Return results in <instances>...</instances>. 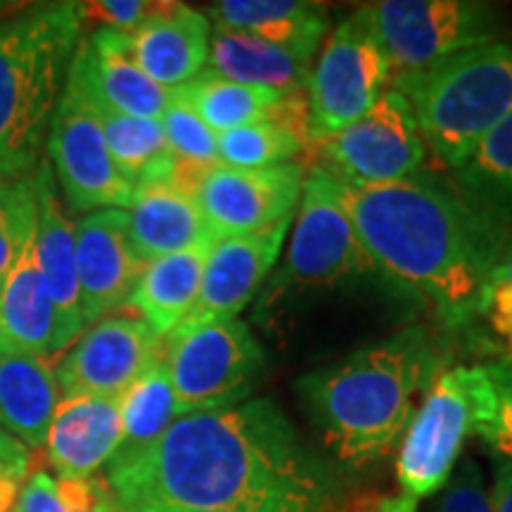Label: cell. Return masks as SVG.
<instances>
[{
	"mask_svg": "<svg viewBox=\"0 0 512 512\" xmlns=\"http://www.w3.org/2000/svg\"><path fill=\"white\" fill-rule=\"evenodd\" d=\"M292 219L240 238L216 240L204 261L197 302L178 328L238 318L271 273Z\"/></svg>",
	"mask_w": 512,
	"mask_h": 512,
	"instance_id": "2e32d148",
	"label": "cell"
},
{
	"mask_svg": "<svg viewBox=\"0 0 512 512\" xmlns=\"http://www.w3.org/2000/svg\"><path fill=\"white\" fill-rule=\"evenodd\" d=\"M34 233L0 287V318L19 354L48 358L55 354L57 316L38 271Z\"/></svg>",
	"mask_w": 512,
	"mask_h": 512,
	"instance_id": "484cf974",
	"label": "cell"
},
{
	"mask_svg": "<svg viewBox=\"0 0 512 512\" xmlns=\"http://www.w3.org/2000/svg\"><path fill=\"white\" fill-rule=\"evenodd\" d=\"M69 72H72V69H69ZM76 79H79V76H76ZM83 91H86V88H83ZM86 95L93 102V110L100 119L102 133H105L107 150H110L112 162L117 164L119 174L124 176L133 188H143V185L155 183L174 185L176 157L174 152L169 150V143H166L162 121L126 117V114H119L102 105V102L95 100L88 91Z\"/></svg>",
	"mask_w": 512,
	"mask_h": 512,
	"instance_id": "4316f807",
	"label": "cell"
},
{
	"mask_svg": "<svg viewBox=\"0 0 512 512\" xmlns=\"http://www.w3.org/2000/svg\"><path fill=\"white\" fill-rule=\"evenodd\" d=\"M128 512H223V510H200V508H138Z\"/></svg>",
	"mask_w": 512,
	"mask_h": 512,
	"instance_id": "ee69618b",
	"label": "cell"
},
{
	"mask_svg": "<svg viewBox=\"0 0 512 512\" xmlns=\"http://www.w3.org/2000/svg\"><path fill=\"white\" fill-rule=\"evenodd\" d=\"M126 219L128 238L145 264L214 238L197 202L169 183L136 188Z\"/></svg>",
	"mask_w": 512,
	"mask_h": 512,
	"instance_id": "44dd1931",
	"label": "cell"
},
{
	"mask_svg": "<svg viewBox=\"0 0 512 512\" xmlns=\"http://www.w3.org/2000/svg\"><path fill=\"white\" fill-rule=\"evenodd\" d=\"M304 188L299 164L271 169H228L211 166L192 190L209 233L216 240L240 238L292 219Z\"/></svg>",
	"mask_w": 512,
	"mask_h": 512,
	"instance_id": "5bb4252c",
	"label": "cell"
},
{
	"mask_svg": "<svg viewBox=\"0 0 512 512\" xmlns=\"http://www.w3.org/2000/svg\"><path fill=\"white\" fill-rule=\"evenodd\" d=\"M456 176L486 221L512 219V114L479 140Z\"/></svg>",
	"mask_w": 512,
	"mask_h": 512,
	"instance_id": "f546056e",
	"label": "cell"
},
{
	"mask_svg": "<svg viewBox=\"0 0 512 512\" xmlns=\"http://www.w3.org/2000/svg\"><path fill=\"white\" fill-rule=\"evenodd\" d=\"M74 245L81 311L91 328L100 318L126 306L145 261L128 238L126 209H100L81 216L74 223Z\"/></svg>",
	"mask_w": 512,
	"mask_h": 512,
	"instance_id": "9a60e30c",
	"label": "cell"
},
{
	"mask_svg": "<svg viewBox=\"0 0 512 512\" xmlns=\"http://www.w3.org/2000/svg\"><path fill=\"white\" fill-rule=\"evenodd\" d=\"M221 166L228 169H271L290 164L306 143L275 119L233 128L216 136Z\"/></svg>",
	"mask_w": 512,
	"mask_h": 512,
	"instance_id": "4dcf8cb0",
	"label": "cell"
},
{
	"mask_svg": "<svg viewBox=\"0 0 512 512\" xmlns=\"http://www.w3.org/2000/svg\"><path fill=\"white\" fill-rule=\"evenodd\" d=\"M159 337L143 318L112 313L76 339L55 366L62 399H121L162 356Z\"/></svg>",
	"mask_w": 512,
	"mask_h": 512,
	"instance_id": "4fadbf2b",
	"label": "cell"
},
{
	"mask_svg": "<svg viewBox=\"0 0 512 512\" xmlns=\"http://www.w3.org/2000/svg\"><path fill=\"white\" fill-rule=\"evenodd\" d=\"M491 512H512V460L496 458L494 484L489 486Z\"/></svg>",
	"mask_w": 512,
	"mask_h": 512,
	"instance_id": "f35d334b",
	"label": "cell"
},
{
	"mask_svg": "<svg viewBox=\"0 0 512 512\" xmlns=\"http://www.w3.org/2000/svg\"><path fill=\"white\" fill-rule=\"evenodd\" d=\"M55 368L48 358L12 354L0 358V427L29 448H43L60 406Z\"/></svg>",
	"mask_w": 512,
	"mask_h": 512,
	"instance_id": "cb8c5ba5",
	"label": "cell"
},
{
	"mask_svg": "<svg viewBox=\"0 0 512 512\" xmlns=\"http://www.w3.org/2000/svg\"><path fill=\"white\" fill-rule=\"evenodd\" d=\"M0 463L19 472H27L29 467V448L5 432L3 427H0Z\"/></svg>",
	"mask_w": 512,
	"mask_h": 512,
	"instance_id": "ab89813d",
	"label": "cell"
},
{
	"mask_svg": "<svg viewBox=\"0 0 512 512\" xmlns=\"http://www.w3.org/2000/svg\"><path fill=\"white\" fill-rule=\"evenodd\" d=\"M88 93L110 110L140 119H162L174 91H166L147 76L128 53L126 34L93 31L79 43L69 62Z\"/></svg>",
	"mask_w": 512,
	"mask_h": 512,
	"instance_id": "ac0fdd59",
	"label": "cell"
},
{
	"mask_svg": "<svg viewBox=\"0 0 512 512\" xmlns=\"http://www.w3.org/2000/svg\"><path fill=\"white\" fill-rule=\"evenodd\" d=\"M0 470H8V465H5V463H0ZM10 470H12V467H10ZM19 472V470H17ZM24 475H27V472H24Z\"/></svg>",
	"mask_w": 512,
	"mask_h": 512,
	"instance_id": "bcb514c9",
	"label": "cell"
},
{
	"mask_svg": "<svg viewBox=\"0 0 512 512\" xmlns=\"http://www.w3.org/2000/svg\"><path fill=\"white\" fill-rule=\"evenodd\" d=\"M491 287H510L512 290V247L498 256L494 273H491Z\"/></svg>",
	"mask_w": 512,
	"mask_h": 512,
	"instance_id": "b9f144b4",
	"label": "cell"
},
{
	"mask_svg": "<svg viewBox=\"0 0 512 512\" xmlns=\"http://www.w3.org/2000/svg\"><path fill=\"white\" fill-rule=\"evenodd\" d=\"M174 95L207 124L216 136L233 128L271 119L283 95L259 86L223 79L211 69L176 88Z\"/></svg>",
	"mask_w": 512,
	"mask_h": 512,
	"instance_id": "83f0119b",
	"label": "cell"
},
{
	"mask_svg": "<svg viewBox=\"0 0 512 512\" xmlns=\"http://www.w3.org/2000/svg\"><path fill=\"white\" fill-rule=\"evenodd\" d=\"M81 29L79 3L29 5L0 22V181L41 162Z\"/></svg>",
	"mask_w": 512,
	"mask_h": 512,
	"instance_id": "277c9868",
	"label": "cell"
},
{
	"mask_svg": "<svg viewBox=\"0 0 512 512\" xmlns=\"http://www.w3.org/2000/svg\"><path fill=\"white\" fill-rule=\"evenodd\" d=\"M181 415L162 351V356L121 396V444L112 460L131 458L155 444Z\"/></svg>",
	"mask_w": 512,
	"mask_h": 512,
	"instance_id": "f1b7e54d",
	"label": "cell"
},
{
	"mask_svg": "<svg viewBox=\"0 0 512 512\" xmlns=\"http://www.w3.org/2000/svg\"><path fill=\"white\" fill-rule=\"evenodd\" d=\"M121 444V399H62L50 422L46 453L57 477L86 479L105 470Z\"/></svg>",
	"mask_w": 512,
	"mask_h": 512,
	"instance_id": "ffe728a7",
	"label": "cell"
},
{
	"mask_svg": "<svg viewBox=\"0 0 512 512\" xmlns=\"http://www.w3.org/2000/svg\"><path fill=\"white\" fill-rule=\"evenodd\" d=\"M335 183L375 271L451 328L484 313L501 252L479 211L420 176L389 185Z\"/></svg>",
	"mask_w": 512,
	"mask_h": 512,
	"instance_id": "7a4b0ae2",
	"label": "cell"
},
{
	"mask_svg": "<svg viewBox=\"0 0 512 512\" xmlns=\"http://www.w3.org/2000/svg\"><path fill=\"white\" fill-rule=\"evenodd\" d=\"M491 384V411L477 434L498 458L512 460V361H496L484 366Z\"/></svg>",
	"mask_w": 512,
	"mask_h": 512,
	"instance_id": "e575fe53",
	"label": "cell"
},
{
	"mask_svg": "<svg viewBox=\"0 0 512 512\" xmlns=\"http://www.w3.org/2000/svg\"><path fill=\"white\" fill-rule=\"evenodd\" d=\"M489 411L491 384L484 366L441 370L403 432L396 456L399 494L384 512H418L420 501L444 489L465 439L477 434Z\"/></svg>",
	"mask_w": 512,
	"mask_h": 512,
	"instance_id": "8992f818",
	"label": "cell"
},
{
	"mask_svg": "<svg viewBox=\"0 0 512 512\" xmlns=\"http://www.w3.org/2000/svg\"><path fill=\"white\" fill-rule=\"evenodd\" d=\"M36 230V192L34 178L0 181V287L8 278L12 264L24 242Z\"/></svg>",
	"mask_w": 512,
	"mask_h": 512,
	"instance_id": "d6a6232c",
	"label": "cell"
},
{
	"mask_svg": "<svg viewBox=\"0 0 512 512\" xmlns=\"http://www.w3.org/2000/svg\"><path fill=\"white\" fill-rule=\"evenodd\" d=\"M105 482L119 512H332L337 503L332 472L271 399L181 415L155 444L112 460Z\"/></svg>",
	"mask_w": 512,
	"mask_h": 512,
	"instance_id": "6da1fadb",
	"label": "cell"
},
{
	"mask_svg": "<svg viewBox=\"0 0 512 512\" xmlns=\"http://www.w3.org/2000/svg\"><path fill=\"white\" fill-rule=\"evenodd\" d=\"M486 318L498 337L503 339L505 351L512 361V290L510 287H491L489 302H486Z\"/></svg>",
	"mask_w": 512,
	"mask_h": 512,
	"instance_id": "74e56055",
	"label": "cell"
},
{
	"mask_svg": "<svg viewBox=\"0 0 512 512\" xmlns=\"http://www.w3.org/2000/svg\"><path fill=\"white\" fill-rule=\"evenodd\" d=\"M15 512H117L107 482L34 472L22 486Z\"/></svg>",
	"mask_w": 512,
	"mask_h": 512,
	"instance_id": "1f68e13d",
	"label": "cell"
},
{
	"mask_svg": "<svg viewBox=\"0 0 512 512\" xmlns=\"http://www.w3.org/2000/svg\"><path fill=\"white\" fill-rule=\"evenodd\" d=\"M24 486V472L0 470V512H15Z\"/></svg>",
	"mask_w": 512,
	"mask_h": 512,
	"instance_id": "60d3db41",
	"label": "cell"
},
{
	"mask_svg": "<svg viewBox=\"0 0 512 512\" xmlns=\"http://www.w3.org/2000/svg\"><path fill=\"white\" fill-rule=\"evenodd\" d=\"M46 147L55 181L72 214L128 209L136 188L112 162L93 102L72 72H67L50 119Z\"/></svg>",
	"mask_w": 512,
	"mask_h": 512,
	"instance_id": "9c48e42d",
	"label": "cell"
},
{
	"mask_svg": "<svg viewBox=\"0 0 512 512\" xmlns=\"http://www.w3.org/2000/svg\"><path fill=\"white\" fill-rule=\"evenodd\" d=\"M17 8H24V5H17V3H0V17H3L8 10H17Z\"/></svg>",
	"mask_w": 512,
	"mask_h": 512,
	"instance_id": "f6af8a7d",
	"label": "cell"
},
{
	"mask_svg": "<svg viewBox=\"0 0 512 512\" xmlns=\"http://www.w3.org/2000/svg\"><path fill=\"white\" fill-rule=\"evenodd\" d=\"M313 143L323 159L320 169L347 185L413 181L425 159V143L411 102L392 88L354 124Z\"/></svg>",
	"mask_w": 512,
	"mask_h": 512,
	"instance_id": "8fae6325",
	"label": "cell"
},
{
	"mask_svg": "<svg viewBox=\"0 0 512 512\" xmlns=\"http://www.w3.org/2000/svg\"><path fill=\"white\" fill-rule=\"evenodd\" d=\"M164 363L183 415L247 401L264 370V351L240 318L176 328L164 339Z\"/></svg>",
	"mask_w": 512,
	"mask_h": 512,
	"instance_id": "ba28073f",
	"label": "cell"
},
{
	"mask_svg": "<svg viewBox=\"0 0 512 512\" xmlns=\"http://www.w3.org/2000/svg\"><path fill=\"white\" fill-rule=\"evenodd\" d=\"M164 8L162 0H93L79 3L83 24H95L98 29H110L131 36Z\"/></svg>",
	"mask_w": 512,
	"mask_h": 512,
	"instance_id": "d590c367",
	"label": "cell"
},
{
	"mask_svg": "<svg viewBox=\"0 0 512 512\" xmlns=\"http://www.w3.org/2000/svg\"><path fill=\"white\" fill-rule=\"evenodd\" d=\"M159 121H162L166 143L176 159L197 166H221L216 133L183 100L174 95Z\"/></svg>",
	"mask_w": 512,
	"mask_h": 512,
	"instance_id": "836d02e7",
	"label": "cell"
},
{
	"mask_svg": "<svg viewBox=\"0 0 512 512\" xmlns=\"http://www.w3.org/2000/svg\"><path fill=\"white\" fill-rule=\"evenodd\" d=\"M31 178L36 192V261L57 316L55 354H60L72 347L88 328L83 320L79 275H76L74 223L67 219L57 197V181L50 162L41 159Z\"/></svg>",
	"mask_w": 512,
	"mask_h": 512,
	"instance_id": "e0dca14e",
	"label": "cell"
},
{
	"mask_svg": "<svg viewBox=\"0 0 512 512\" xmlns=\"http://www.w3.org/2000/svg\"><path fill=\"white\" fill-rule=\"evenodd\" d=\"M377 38L394 76L420 74L501 36L494 5L477 0H380L356 10Z\"/></svg>",
	"mask_w": 512,
	"mask_h": 512,
	"instance_id": "52a82bcc",
	"label": "cell"
},
{
	"mask_svg": "<svg viewBox=\"0 0 512 512\" xmlns=\"http://www.w3.org/2000/svg\"><path fill=\"white\" fill-rule=\"evenodd\" d=\"M441 366L437 339L425 328H406L304 375L297 389L332 456L366 467L399 448Z\"/></svg>",
	"mask_w": 512,
	"mask_h": 512,
	"instance_id": "3957f363",
	"label": "cell"
},
{
	"mask_svg": "<svg viewBox=\"0 0 512 512\" xmlns=\"http://www.w3.org/2000/svg\"><path fill=\"white\" fill-rule=\"evenodd\" d=\"M389 81L392 64L361 15L354 12L332 29L313 60L306 83L311 143L361 119Z\"/></svg>",
	"mask_w": 512,
	"mask_h": 512,
	"instance_id": "30bf717a",
	"label": "cell"
},
{
	"mask_svg": "<svg viewBox=\"0 0 512 512\" xmlns=\"http://www.w3.org/2000/svg\"><path fill=\"white\" fill-rule=\"evenodd\" d=\"M12 354H19V351L15 349V344L10 342L8 330H5V325H3V318H0V358H8Z\"/></svg>",
	"mask_w": 512,
	"mask_h": 512,
	"instance_id": "7bdbcfd3",
	"label": "cell"
},
{
	"mask_svg": "<svg viewBox=\"0 0 512 512\" xmlns=\"http://www.w3.org/2000/svg\"><path fill=\"white\" fill-rule=\"evenodd\" d=\"M211 29L254 36L273 46L316 55L328 34L325 5L304 0H219L207 12Z\"/></svg>",
	"mask_w": 512,
	"mask_h": 512,
	"instance_id": "7402d4cb",
	"label": "cell"
},
{
	"mask_svg": "<svg viewBox=\"0 0 512 512\" xmlns=\"http://www.w3.org/2000/svg\"><path fill=\"white\" fill-rule=\"evenodd\" d=\"M432 512H491L489 486L475 460H465L453 470Z\"/></svg>",
	"mask_w": 512,
	"mask_h": 512,
	"instance_id": "8d00e7d4",
	"label": "cell"
},
{
	"mask_svg": "<svg viewBox=\"0 0 512 512\" xmlns=\"http://www.w3.org/2000/svg\"><path fill=\"white\" fill-rule=\"evenodd\" d=\"M126 41L138 67L166 91L185 86L209 67V19L183 3H164V8L126 36Z\"/></svg>",
	"mask_w": 512,
	"mask_h": 512,
	"instance_id": "d6986e66",
	"label": "cell"
},
{
	"mask_svg": "<svg viewBox=\"0 0 512 512\" xmlns=\"http://www.w3.org/2000/svg\"><path fill=\"white\" fill-rule=\"evenodd\" d=\"M216 238H207L200 245L159 256L145 264L136 290L126 306L138 313L159 337H169L197 302L202 285L204 261Z\"/></svg>",
	"mask_w": 512,
	"mask_h": 512,
	"instance_id": "603a6c76",
	"label": "cell"
},
{
	"mask_svg": "<svg viewBox=\"0 0 512 512\" xmlns=\"http://www.w3.org/2000/svg\"><path fill=\"white\" fill-rule=\"evenodd\" d=\"M316 55L273 46L254 36L211 29L209 69L223 79L280 95L306 91Z\"/></svg>",
	"mask_w": 512,
	"mask_h": 512,
	"instance_id": "d4e9b609",
	"label": "cell"
},
{
	"mask_svg": "<svg viewBox=\"0 0 512 512\" xmlns=\"http://www.w3.org/2000/svg\"><path fill=\"white\" fill-rule=\"evenodd\" d=\"M375 271L363 249L347 209L337 197V183L328 171L316 169L304 178L299 211L280 268L283 287H332Z\"/></svg>",
	"mask_w": 512,
	"mask_h": 512,
	"instance_id": "7c38bea8",
	"label": "cell"
},
{
	"mask_svg": "<svg viewBox=\"0 0 512 512\" xmlns=\"http://www.w3.org/2000/svg\"><path fill=\"white\" fill-rule=\"evenodd\" d=\"M411 102L420 136L453 171L479 140L512 114V43L463 50L420 74L394 76Z\"/></svg>",
	"mask_w": 512,
	"mask_h": 512,
	"instance_id": "5b68a950",
	"label": "cell"
}]
</instances>
